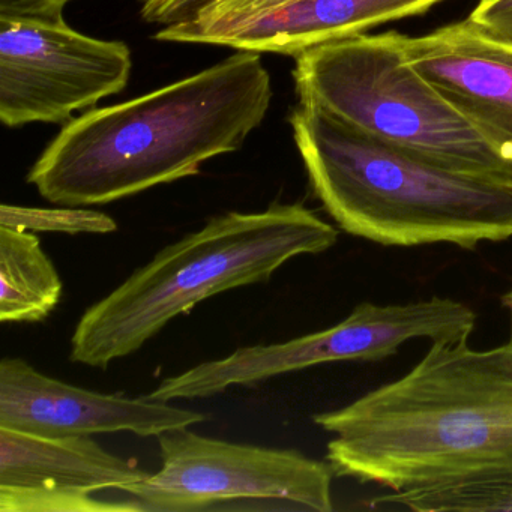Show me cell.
<instances>
[{
  "instance_id": "obj_1",
  "label": "cell",
  "mask_w": 512,
  "mask_h": 512,
  "mask_svg": "<svg viewBox=\"0 0 512 512\" xmlns=\"http://www.w3.org/2000/svg\"><path fill=\"white\" fill-rule=\"evenodd\" d=\"M335 476L391 491L512 473V338L431 343L400 379L316 413Z\"/></svg>"
},
{
  "instance_id": "obj_2",
  "label": "cell",
  "mask_w": 512,
  "mask_h": 512,
  "mask_svg": "<svg viewBox=\"0 0 512 512\" xmlns=\"http://www.w3.org/2000/svg\"><path fill=\"white\" fill-rule=\"evenodd\" d=\"M272 100L262 55L218 64L142 97L91 109L62 127L28 184L59 206H97L199 175L265 121Z\"/></svg>"
},
{
  "instance_id": "obj_3",
  "label": "cell",
  "mask_w": 512,
  "mask_h": 512,
  "mask_svg": "<svg viewBox=\"0 0 512 512\" xmlns=\"http://www.w3.org/2000/svg\"><path fill=\"white\" fill-rule=\"evenodd\" d=\"M289 122L311 190L343 232L406 248L512 238V172L379 139L310 104Z\"/></svg>"
},
{
  "instance_id": "obj_4",
  "label": "cell",
  "mask_w": 512,
  "mask_h": 512,
  "mask_svg": "<svg viewBox=\"0 0 512 512\" xmlns=\"http://www.w3.org/2000/svg\"><path fill=\"white\" fill-rule=\"evenodd\" d=\"M337 241L338 230L302 203L212 217L83 313L71 337V362L107 370L200 302L266 284L290 260L325 253Z\"/></svg>"
},
{
  "instance_id": "obj_5",
  "label": "cell",
  "mask_w": 512,
  "mask_h": 512,
  "mask_svg": "<svg viewBox=\"0 0 512 512\" xmlns=\"http://www.w3.org/2000/svg\"><path fill=\"white\" fill-rule=\"evenodd\" d=\"M299 103L389 142L479 169L512 172L478 131L409 64L404 35H353L295 56Z\"/></svg>"
},
{
  "instance_id": "obj_6",
  "label": "cell",
  "mask_w": 512,
  "mask_h": 512,
  "mask_svg": "<svg viewBox=\"0 0 512 512\" xmlns=\"http://www.w3.org/2000/svg\"><path fill=\"white\" fill-rule=\"evenodd\" d=\"M157 440L161 469L122 490L143 511H208L235 502L334 511L335 473L328 461L296 449L214 439L190 427L166 431Z\"/></svg>"
},
{
  "instance_id": "obj_7",
  "label": "cell",
  "mask_w": 512,
  "mask_h": 512,
  "mask_svg": "<svg viewBox=\"0 0 512 512\" xmlns=\"http://www.w3.org/2000/svg\"><path fill=\"white\" fill-rule=\"evenodd\" d=\"M133 53L55 20L0 17V122L68 124L130 82Z\"/></svg>"
},
{
  "instance_id": "obj_8",
  "label": "cell",
  "mask_w": 512,
  "mask_h": 512,
  "mask_svg": "<svg viewBox=\"0 0 512 512\" xmlns=\"http://www.w3.org/2000/svg\"><path fill=\"white\" fill-rule=\"evenodd\" d=\"M442 331L443 314L434 299L392 305L362 302L331 328L284 343L239 347L224 358L166 377L145 397L167 403L208 398L233 386H253L331 362L382 361L397 355L407 341L436 340Z\"/></svg>"
},
{
  "instance_id": "obj_9",
  "label": "cell",
  "mask_w": 512,
  "mask_h": 512,
  "mask_svg": "<svg viewBox=\"0 0 512 512\" xmlns=\"http://www.w3.org/2000/svg\"><path fill=\"white\" fill-rule=\"evenodd\" d=\"M208 415L167 401L104 394L47 376L23 358L0 362V427L41 436L131 433L158 437Z\"/></svg>"
},
{
  "instance_id": "obj_10",
  "label": "cell",
  "mask_w": 512,
  "mask_h": 512,
  "mask_svg": "<svg viewBox=\"0 0 512 512\" xmlns=\"http://www.w3.org/2000/svg\"><path fill=\"white\" fill-rule=\"evenodd\" d=\"M404 52L443 100L512 161V47L464 20L421 37L404 35Z\"/></svg>"
},
{
  "instance_id": "obj_11",
  "label": "cell",
  "mask_w": 512,
  "mask_h": 512,
  "mask_svg": "<svg viewBox=\"0 0 512 512\" xmlns=\"http://www.w3.org/2000/svg\"><path fill=\"white\" fill-rule=\"evenodd\" d=\"M442 0H292L214 28L167 26L163 43L209 44L242 52L298 56L329 41L365 34L394 20L419 16Z\"/></svg>"
},
{
  "instance_id": "obj_12",
  "label": "cell",
  "mask_w": 512,
  "mask_h": 512,
  "mask_svg": "<svg viewBox=\"0 0 512 512\" xmlns=\"http://www.w3.org/2000/svg\"><path fill=\"white\" fill-rule=\"evenodd\" d=\"M149 473L92 436H41L0 427V487L55 493L122 491Z\"/></svg>"
},
{
  "instance_id": "obj_13",
  "label": "cell",
  "mask_w": 512,
  "mask_h": 512,
  "mask_svg": "<svg viewBox=\"0 0 512 512\" xmlns=\"http://www.w3.org/2000/svg\"><path fill=\"white\" fill-rule=\"evenodd\" d=\"M64 284L41 239L0 226V322H44L61 302Z\"/></svg>"
},
{
  "instance_id": "obj_14",
  "label": "cell",
  "mask_w": 512,
  "mask_h": 512,
  "mask_svg": "<svg viewBox=\"0 0 512 512\" xmlns=\"http://www.w3.org/2000/svg\"><path fill=\"white\" fill-rule=\"evenodd\" d=\"M368 505L415 512H512V473L391 491Z\"/></svg>"
},
{
  "instance_id": "obj_15",
  "label": "cell",
  "mask_w": 512,
  "mask_h": 512,
  "mask_svg": "<svg viewBox=\"0 0 512 512\" xmlns=\"http://www.w3.org/2000/svg\"><path fill=\"white\" fill-rule=\"evenodd\" d=\"M0 226L28 232L113 233L118 223L110 215L86 209L85 206H59V208H31V206H0Z\"/></svg>"
},
{
  "instance_id": "obj_16",
  "label": "cell",
  "mask_w": 512,
  "mask_h": 512,
  "mask_svg": "<svg viewBox=\"0 0 512 512\" xmlns=\"http://www.w3.org/2000/svg\"><path fill=\"white\" fill-rule=\"evenodd\" d=\"M139 503L107 502L92 494L0 487V512H142Z\"/></svg>"
},
{
  "instance_id": "obj_17",
  "label": "cell",
  "mask_w": 512,
  "mask_h": 512,
  "mask_svg": "<svg viewBox=\"0 0 512 512\" xmlns=\"http://www.w3.org/2000/svg\"><path fill=\"white\" fill-rule=\"evenodd\" d=\"M140 16L151 25H181L193 22L223 0H139Z\"/></svg>"
},
{
  "instance_id": "obj_18",
  "label": "cell",
  "mask_w": 512,
  "mask_h": 512,
  "mask_svg": "<svg viewBox=\"0 0 512 512\" xmlns=\"http://www.w3.org/2000/svg\"><path fill=\"white\" fill-rule=\"evenodd\" d=\"M467 20L485 37L512 47V0L478 4Z\"/></svg>"
},
{
  "instance_id": "obj_19",
  "label": "cell",
  "mask_w": 512,
  "mask_h": 512,
  "mask_svg": "<svg viewBox=\"0 0 512 512\" xmlns=\"http://www.w3.org/2000/svg\"><path fill=\"white\" fill-rule=\"evenodd\" d=\"M287 2L292 0H223L199 19L181 23V25L190 26V28H214V26L227 25L262 11L271 10Z\"/></svg>"
},
{
  "instance_id": "obj_20",
  "label": "cell",
  "mask_w": 512,
  "mask_h": 512,
  "mask_svg": "<svg viewBox=\"0 0 512 512\" xmlns=\"http://www.w3.org/2000/svg\"><path fill=\"white\" fill-rule=\"evenodd\" d=\"M73 0H0V17L4 19L55 20Z\"/></svg>"
},
{
  "instance_id": "obj_21",
  "label": "cell",
  "mask_w": 512,
  "mask_h": 512,
  "mask_svg": "<svg viewBox=\"0 0 512 512\" xmlns=\"http://www.w3.org/2000/svg\"><path fill=\"white\" fill-rule=\"evenodd\" d=\"M503 307L508 310L509 319H511V332H512V289L508 293H505L502 298Z\"/></svg>"
},
{
  "instance_id": "obj_22",
  "label": "cell",
  "mask_w": 512,
  "mask_h": 512,
  "mask_svg": "<svg viewBox=\"0 0 512 512\" xmlns=\"http://www.w3.org/2000/svg\"><path fill=\"white\" fill-rule=\"evenodd\" d=\"M491 0H479V4H488Z\"/></svg>"
}]
</instances>
